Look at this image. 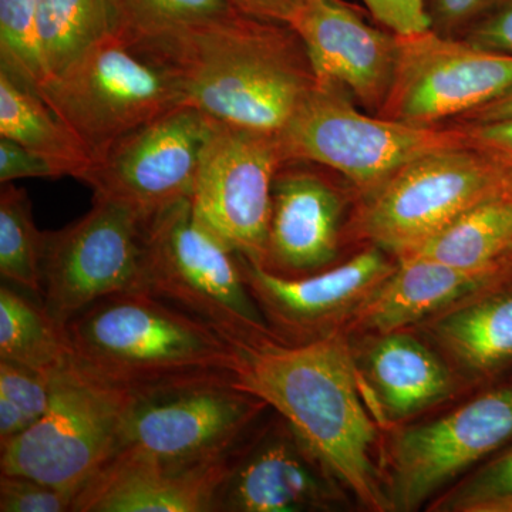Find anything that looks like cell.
Instances as JSON below:
<instances>
[{
	"label": "cell",
	"mask_w": 512,
	"mask_h": 512,
	"mask_svg": "<svg viewBox=\"0 0 512 512\" xmlns=\"http://www.w3.org/2000/svg\"><path fill=\"white\" fill-rule=\"evenodd\" d=\"M234 346L239 389L274 409L357 503L392 511L376 464V416L342 333L303 343L266 338Z\"/></svg>",
	"instance_id": "cell-1"
},
{
	"label": "cell",
	"mask_w": 512,
	"mask_h": 512,
	"mask_svg": "<svg viewBox=\"0 0 512 512\" xmlns=\"http://www.w3.org/2000/svg\"><path fill=\"white\" fill-rule=\"evenodd\" d=\"M133 42L170 67L185 104L229 126L279 134L316 84L291 26L241 12Z\"/></svg>",
	"instance_id": "cell-2"
},
{
	"label": "cell",
	"mask_w": 512,
	"mask_h": 512,
	"mask_svg": "<svg viewBox=\"0 0 512 512\" xmlns=\"http://www.w3.org/2000/svg\"><path fill=\"white\" fill-rule=\"evenodd\" d=\"M73 357L111 383L141 387L231 373L237 348L208 323L146 291L101 299L67 323Z\"/></svg>",
	"instance_id": "cell-3"
},
{
	"label": "cell",
	"mask_w": 512,
	"mask_h": 512,
	"mask_svg": "<svg viewBox=\"0 0 512 512\" xmlns=\"http://www.w3.org/2000/svg\"><path fill=\"white\" fill-rule=\"evenodd\" d=\"M39 96L94 158L185 104L170 67L116 33L40 86Z\"/></svg>",
	"instance_id": "cell-4"
},
{
	"label": "cell",
	"mask_w": 512,
	"mask_h": 512,
	"mask_svg": "<svg viewBox=\"0 0 512 512\" xmlns=\"http://www.w3.org/2000/svg\"><path fill=\"white\" fill-rule=\"evenodd\" d=\"M146 285L147 292L208 323L232 345L276 338L249 292L237 252L195 218L191 200L147 221Z\"/></svg>",
	"instance_id": "cell-5"
},
{
	"label": "cell",
	"mask_w": 512,
	"mask_h": 512,
	"mask_svg": "<svg viewBox=\"0 0 512 512\" xmlns=\"http://www.w3.org/2000/svg\"><path fill=\"white\" fill-rule=\"evenodd\" d=\"M133 396L130 387L94 375L72 356L53 375L46 413L0 447V470L77 497L116 453Z\"/></svg>",
	"instance_id": "cell-6"
},
{
	"label": "cell",
	"mask_w": 512,
	"mask_h": 512,
	"mask_svg": "<svg viewBox=\"0 0 512 512\" xmlns=\"http://www.w3.org/2000/svg\"><path fill=\"white\" fill-rule=\"evenodd\" d=\"M286 161L338 171L357 188L375 192L417 158L468 147L464 127L436 128L360 113L345 92L315 84L278 134Z\"/></svg>",
	"instance_id": "cell-7"
},
{
	"label": "cell",
	"mask_w": 512,
	"mask_h": 512,
	"mask_svg": "<svg viewBox=\"0 0 512 512\" xmlns=\"http://www.w3.org/2000/svg\"><path fill=\"white\" fill-rule=\"evenodd\" d=\"M268 406L231 373H200L134 390L116 453L175 464L231 456Z\"/></svg>",
	"instance_id": "cell-8"
},
{
	"label": "cell",
	"mask_w": 512,
	"mask_h": 512,
	"mask_svg": "<svg viewBox=\"0 0 512 512\" xmlns=\"http://www.w3.org/2000/svg\"><path fill=\"white\" fill-rule=\"evenodd\" d=\"M510 191V165L471 146L447 148L417 158L377 188L360 227L376 247L402 258L470 208Z\"/></svg>",
	"instance_id": "cell-9"
},
{
	"label": "cell",
	"mask_w": 512,
	"mask_h": 512,
	"mask_svg": "<svg viewBox=\"0 0 512 512\" xmlns=\"http://www.w3.org/2000/svg\"><path fill=\"white\" fill-rule=\"evenodd\" d=\"M147 218L94 197L92 210L46 232L42 303L63 326L84 309L120 293L146 291Z\"/></svg>",
	"instance_id": "cell-10"
},
{
	"label": "cell",
	"mask_w": 512,
	"mask_h": 512,
	"mask_svg": "<svg viewBox=\"0 0 512 512\" xmlns=\"http://www.w3.org/2000/svg\"><path fill=\"white\" fill-rule=\"evenodd\" d=\"M284 163L278 134L215 120L202 148L192 212L227 247L255 264L265 256L272 190Z\"/></svg>",
	"instance_id": "cell-11"
},
{
	"label": "cell",
	"mask_w": 512,
	"mask_h": 512,
	"mask_svg": "<svg viewBox=\"0 0 512 512\" xmlns=\"http://www.w3.org/2000/svg\"><path fill=\"white\" fill-rule=\"evenodd\" d=\"M512 443V377L473 400L397 434L386 493L392 511H413L463 471Z\"/></svg>",
	"instance_id": "cell-12"
},
{
	"label": "cell",
	"mask_w": 512,
	"mask_h": 512,
	"mask_svg": "<svg viewBox=\"0 0 512 512\" xmlns=\"http://www.w3.org/2000/svg\"><path fill=\"white\" fill-rule=\"evenodd\" d=\"M214 120L183 104L113 144L79 178L94 197L124 205L150 220L190 200L202 148Z\"/></svg>",
	"instance_id": "cell-13"
},
{
	"label": "cell",
	"mask_w": 512,
	"mask_h": 512,
	"mask_svg": "<svg viewBox=\"0 0 512 512\" xmlns=\"http://www.w3.org/2000/svg\"><path fill=\"white\" fill-rule=\"evenodd\" d=\"M400 60L382 113L433 126L512 92V55L429 32L400 37Z\"/></svg>",
	"instance_id": "cell-14"
},
{
	"label": "cell",
	"mask_w": 512,
	"mask_h": 512,
	"mask_svg": "<svg viewBox=\"0 0 512 512\" xmlns=\"http://www.w3.org/2000/svg\"><path fill=\"white\" fill-rule=\"evenodd\" d=\"M238 258L249 292L276 338L286 343L309 342L333 332L396 268L379 247L301 278L275 275L245 256Z\"/></svg>",
	"instance_id": "cell-15"
},
{
	"label": "cell",
	"mask_w": 512,
	"mask_h": 512,
	"mask_svg": "<svg viewBox=\"0 0 512 512\" xmlns=\"http://www.w3.org/2000/svg\"><path fill=\"white\" fill-rule=\"evenodd\" d=\"M340 490L338 481L281 417L272 429L234 451L215 512L326 511L338 504Z\"/></svg>",
	"instance_id": "cell-16"
},
{
	"label": "cell",
	"mask_w": 512,
	"mask_h": 512,
	"mask_svg": "<svg viewBox=\"0 0 512 512\" xmlns=\"http://www.w3.org/2000/svg\"><path fill=\"white\" fill-rule=\"evenodd\" d=\"M289 26L301 37L318 86L383 109L399 66V36L372 28L339 0H306Z\"/></svg>",
	"instance_id": "cell-17"
},
{
	"label": "cell",
	"mask_w": 512,
	"mask_h": 512,
	"mask_svg": "<svg viewBox=\"0 0 512 512\" xmlns=\"http://www.w3.org/2000/svg\"><path fill=\"white\" fill-rule=\"evenodd\" d=\"M232 454L198 464L114 454L77 494L73 511L215 512Z\"/></svg>",
	"instance_id": "cell-18"
},
{
	"label": "cell",
	"mask_w": 512,
	"mask_h": 512,
	"mask_svg": "<svg viewBox=\"0 0 512 512\" xmlns=\"http://www.w3.org/2000/svg\"><path fill=\"white\" fill-rule=\"evenodd\" d=\"M343 200L313 171L282 164L272 190V212L262 268L301 278L329 268L339 252Z\"/></svg>",
	"instance_id": "cell-19"
},
{
	"label": "cell",
	"mask_w": 512,
	"mask_h": 512,
	"mask_svg": "<svg viewBox=\"0 0 512 512\" xmlns=\"http://www.w3.org/2000/svg\"><path fill=\"white\" fill-rule=\"evenodd\" d=\"M511 276L512 269L467 271L417 256L399 258L392 274L353 312V325L379 335L403 330L447 312Z\"/></svg>",
	"instance_id": "cell-20"
},
{
	"label": "cell",
	"mask_w": 512,
	"mask_h": 512,
	"mask_svg": "<svg viewBox=\"0 0 512 512\" xmlns=\"http://www.w3.org/2000/svg\"><path fill=\"white\" fill-rule=\"evenodd\" d=\"M379 336L366 353L362 380L383 420L399 423L450 397L453 375L437 353L403 330Z\"/></svg>",
	"instance_id": "cell-21"
},
{
	"label": "cell",
	"mask_w": 512,
	"mask_h": 512,
	"mask_svg": "<svg viewBox=\"0 0 512 512\" xmlns=\"http://www.w3.org/2000/svg\"><path fill=\"white\" fill-rule=\"evenodd\" d=\"M434 336L471 375L494 383L512 377V276L448 309Z\"/></svg>",
	"instance_id": "cell-22"
},
{
	"label": "cell",
	"mask_w": 512,
	"mask_h": 512,
	"mask_svg": "<svg viewBox=\"0 0 512 512\" xmlns=\"http://www.w3.org/2000/svg\"><path fill=\"white\" fill-rule=\"evenodd\" d=\"M512 191L461 214L409 255L467 271L512 269Z\"/></svg>",
	"instance_id": "cell-23"
},
{
	"label": "cell",
	"mask_w": 512,
	"mask_h": 512,
	"mask_svg": "<svg viewBox=\"0 0 512 512\" xmlns=\"http://www.w3.org/2000/svg\"><path fill=\"white\" fill-rule=\"evenodd\" d=\"M0 137L39 154L59 177H82L92 164L76 136L35 90L0 69Z\"/></svg>",
	"instance_id": "cell-24"
},
{
	"label": "cell",
	"mask_w": 512,
	"mask_h": 512,
	"mask_svg": "<svg viewBox=\"0 0 512 512\" xmlns=\"http://www.w3.org/2000/svg\"><path fill=\"white\" fill-rule=\"evenodd\" d=\"M67 326L57 322L43 303H36L13 291L0 288V360L55 373L72 359Z\"/></svg>",
	"instance_id": "cell-25"
},
{
	"label": "cell",
	"mask_w": 512,
	"mask_h": 512,
	"mask_svg": "<svg viewBox=\"0 0 512 512\" xmlns=\"http://www.w3.org/2000/svg\"><path fill=\"white\" fill-rule=\"evenodd\" d=\"M37 18L49 77L121 30L114 0H37Z\"/></svg>",
	"instance_id": "cell-26"
},
{
	"label": "cell",
	"mask_w": 512,
	"mask_h": 512,
	"mask_svg": "<svg viewBox=\"0 0 512 512\" xmlns=\"http://www.w3.org/2000/svg\"><path fill=\"white\" fill-rule=\"evenodd\" d=\"M46 232L37 229L25 190L13 183L0 191V275L16 288L43 295Z\"/></svg>",
	"instance_id": "cell-27"
},
{
	"label": "cell",
	"mask_w": 512,
	"mask_h": 512,
	"mask_svg": "<svg viewBox=\"0 0 512 512\" xmlns=\"http://www.w3.org/2000/svg\"><path fill=\"white\" fill-rule=\"evenodd\" d=\"M114 3L120 13L121 35L133 40L156 39L239 13L229 0H114Z\"/></svg>",
	"instance_id": "cell-28"
},
{
	"label": "cell",
	"mask_w": 512,
	"mask_h": 512,
	"mask_svg": "<svg viewBox=\"0 0 512 512\" xmlns=\"http://www.w3.org/2000/svg\"><path fill=\"white\" fill-rule=\"evenodd\" d=\"M0 69L35 92L49 79L37 0H0Z\"/></svg>",
	"instance_id": "cell-29"
},
{
	"label": "cell",
	"mask_w": 512,
	"mask_h": 512,
	"mask_svg": "<svg viewBox=\"0 0 512 512\" xmlns=\"http://www.w3.org/2000/svg\"><path fill=\"white\" fill-rule=\"evenodd\" d=\"M434 507L451 512H512V443L484 461Z\"/></svg>",
	"instance_id": "cell-30"
},
{
	"label": "cell",
	"mask_w": 512,
	"mask_h": 512,
	"mask_svg": "<svg viewBox=\"0 0 512 512\" xmlns=\"http://www.w3.org/2000/svg\"><path fill=\"white\" fill-rule=\"evenodd\" d=\"M55 373L0 360V397L9 400L22 413L28 429L49 407Z\"/></svg>",
	"instance_id": "cell-31"
},
{
	"label": "cell",
	"mask_w": 512,
	"mask_h": 512,
	"mask_svg": "<svg viewBox=\"0 0 512 512\" xmlns=\"http://www.w3.org/2000/svg\"><path fill=\"white\" fill-rule=\"evenodd\" d=\"M76 497L69 491L19 474H0V511H73Z\"/></svg>",
	"instance_id": "cell-32"
},
{
	"label": "cell",
	"mask_w": 512,
	"mask_h": 512,
	"mask_svg": "<svg viewBox=\"0 0 512 512\" xmlns=\"http://www.w3.org/2000/svg\"><path fill=\"white\" fill-rule=\"evenodd\" d=\"M373 16L394 35L410 37L429 32L424 0H363Z\"/></svg>",
	"instance_id": "cell-33"
},
{
	"label": "cell",
	"mask_w": 512,
	"mask_h": 512,
	"mask_svg": "<svg viewBox=\"0 0 512 512\" xmlns=\"http://www.w3.org/2000/svg\"><path fill=\"white\" fill-rule=\"evenodd\" d=\"M20 178H57L52 165L22 144L0 137V183Z\"/></svg>",
	"instance_id": "cell-34"
},
{
	"label": "cell",
	"mask_w": 512,
	"mask_h": 512,
	"mask_svg": "<svg viewBox=\"0 0 512 512\" xmlns=\"http://www.w3.org/2000/svg\"><path fill=\"white\" fill-rule=\"evenodd\" d=\"M468 144L512 167V119L470 121Z\"/></svg>",
	"instance_id": "cell-35"
},
{
	"label": "cell",
	"mask_w": 512,
	"mask_h": 512,
	"mask_svg": "<svg viewBox=\"0 0 512 512\" xmlns=\"http://www.w3.org/2000/svg\"><path fill=\"white\" fill-rule=\"evenodd\" d=\"M466 42L481 49L512 55V0L481 22Z\"/></svg>",
	"instance_id": "cell-36"
},
{
	"label": "cell",
	"mask_w": 512,
	"mask_h": 512,
	"mask_svg": "<svg viewBox=\"0 0 512 512\" xmlns=\"http://www.w3.org/2000/svg\"><path fill=\"white\" fill-rule=\"evenodd\" d=\"M229 2L245 15L289 25L306 0H229Z\"/></svg>",
	"instance_id": "cell-37"
},
{
	"label": "cell",
	"mask_w": 512,
	"mask_h": 512,
	"mask_svg": "<svg viewBox=\"0 0 512 512\" xmlns=\"http://www.w3.org/2000/svg\"><path fill=\"white\" fill-rule=\"evenodd\" d=\"M494 0H436L437 12L448 26L460 25L488 8Z\"/></svg>",
	"instance_id": "cell-38"
},
{
	"label": "cell",
	"mask_w": 512,
	"mask_h": 512,
	"mask_svg": "<svg viewBox=\"0 0 512 512\" xmlns=\"http://www.w3.org/2000/svg\"><path fill=\"white\" fill-rule=\"evenodd\" d=\"M468 121H491L512 119V92L498 100L485 104L473 113L467 114Z\"/></svg>",
	"instance_id": "cell-39"
},
{
	"label": "cell",
	"mask_w": 512,
	"mask_h": 512,
	"mask_svg": "<svg viewBox=\"0 0 512 512\" xmlns=\"http://www.w3.org/2000/svg\"><path fill=\"white\" fill-rule=\"evenodd\" d=\"M308 2H322V0H308Z\"/></svg>",
	"instance_id": "cell-40"
},
{
	"label": "cell",
	"mask_w": 512,
	"mask_h": 512,
	"mask_svg": "<svg viewBox=\"0 0 512 512\" xmlns=\"http://www.w3.org/2000/svg\"><path fill=\"white\" fill-rule=\"evenodd\" d=\"M510 262H511V265H512V254H511V256H510Z\"/></svg>",
	"instance_id": "cell-41"
}]
</instances>
